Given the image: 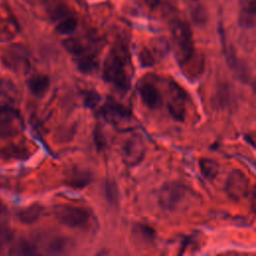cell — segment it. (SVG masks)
Instances as JSON below:
<instances>
[{"instance_id":"obj_1","label":"cell","mask_w":256,"mask_h":256,"mask_svg":"<svg viewBox=\"0 0 256 256\" xmlns=\"http://www.w3.org/2000/svg\"><path fill=\"white\" fill-rule=\"evenodd\" d=\"M102 77L121 93H126L130 89L132 68L126 45L117 43L110 49L103 63Z\"/></svg>"},{"instance_id":"obj_2","label":"cell","mask_w":256,"mask_h":256,"mask_svg":"<svg viewBox=\"0 0 256 256\" xmlns=\"http://www.w3.org/2000/svg\"><path fill=\"white\" fill-rule=\"evenodd\" d=\"M172 39L176 49V58L180 66H186L194 56L193 35L189 24L176 20L171 25Z\"/></svg>"},{"instance_id":"obj_3","label":"cell","mask_w":256,"mask_h":256,"mask_svg":"<svg viewBox=\"0 0 256 256\" xmlns=\"http://www.w3.org/2000/svg\"><path fill=\"white\" fill-rule=\"evenodd\" d=\"M53 212L57 221L69 228L84 229L91 221V213L83 207L59 204L54 207Z\"/></svg>"},{"instance_id":"obj_4","label":"cell","mask_w":256,"mask_h":256,"mask_svg":"<svg viewBox=\"0 0 256 256\" xmlns=\"http://www.w3.org/2000/svg\"><path fill=\"white\" fill-rule=\"evenodd\" d=\"M23 129V121L17 109L9 105L0 107V138L7 139L19 134Z\"/></svg>"},{"instance_id":"obj_5","label":"cell","mask_w":256,"mask_h":256,"mask_svg":"<svg viewBox=\"0 0 256 256\" xmlns=\"http://www.w3.org/2000/svg\"><path fill=\"white\" fill-rule=\"evenodd\" d=\"M186 194L184 184L176 181L165 183L159 192V205L167 211H173L183 201Z\"/></svg>"},{"instance_id":"obj_6","label":"cell","mask_w":256,"mask_h":256,"mask_svg":"<svg viewBox=\"0 0 256 256\" xmlns=\"http://www.w3.org/2000/svg\"><path fill=\"white\" fill-rule=\"evenodd\" d=\"M225 192L231 200H241L249 192V179L241 170H232L226 179Z\"/></svg>"},{"instance_id":"obj_7","label":"cell","mask_w":256,"mask_h":256,"mask_svg":"<svg viewBox=\"0 0 256 256\" xmlns=\"http://www.w3.org/2000/svg\"><path fill=\"white\" fill-rule=\"evenodd\" d=\"M169 100L168 110L170 115L177 121H184L186 114V92L177 83L170 81L169 83Z\"/></svg>"},{"instance_id":"obj_8","label":"cell","mask_w":256,"mask_h":256,"mask_svg":"<svg viewBox=\"0 0 256 256\" xmlns=\"http://www.w3.org/2000/svg\"><path fill=\"white\" fill-rule=\"evenodd\" d=\"M100 114L106 121L114 125L129 121L132 117L131 110L112 97L106 99L105 104L100 109Z\"/></svg>"},{"instance_id":"obj_9","label":"cell","mask_w":256,"mask_h":256,"mask_svg":"<svg viewBox=\"0 0 256 256\" xmlns=\"http://www.w3.org/2000/svg\"><path fill=\"white\" fill-rule=\"evenodd\" d=\"M145 154V145L140 135H133L126 140L123 146V159L129 166L139 164Z\"/></svg>"},{"instance_id":"obj_10","label":"cell","mask_w":256,"mask_h":256,"mask_svg":"<svg viewBox=\"0 0 256 256\" xmlns=\"http://www.w3.org/2000/svg\"><path fill=\"white\" fill-rule=\"evenodd\" d=\"M220 35H221V42L223 45L224 55H225V58H226V61L229 65V67L231 68V70H233V72L236 74V76L239 79H241V81L247 83L249 81V70H248L247 66L245 65V63L242 62L241 59H239L237 57L233 47H230L227 45L225 35L221 29H220Z\"/></svg>"},{"instance_id":"obj_11","label":"cell","mask_w":256,"mask_h":256,"mask_svg":"<svg viewBox=\"0 0 256 256\" xmlns=\"http://www.w3.org/2000/svg\"><path fill=\"white\" fill-rule=\"evenodd\" d=\"M138 92L143 104L150 109H157L163 103L161 92L150 82H142L139 85Z\"/></svg>"},{"instance_id":"obj_12","label":"cell","mask_w":256,"mask_h":256,"mask_svg":"<svg viewBox=\"0 0 256 256\" xmlns=\"http://www.w3.org/2000/svg\"><path fill=\"white\" fill-rule=\"evenodd\" d=\"M4 63L15 72L26 71L29 69L28 56L21 47H11L4 56Z\"/></svg>"},{"instance_id":"obj_13","label":"cell","mask_w":256,"mask_h":256,"mask_svg":"<svg viewBox=\"0 0 256 256\" xmlns=\"http://www.w3.org/2000/svg\"><path fill=\"white\" fill-rule=\"evenodd\" d=\"M256 3L255 0H243L239 12L238 22L242 28L252 29L255 26Z\"/></svg>"},{"instance_id":"obj_14","label":"cell","mask_w":256,"mask_h":256,"mask_svg":"<svg viewBox=\"0 0 256 256\" xmlns=\"http://www.w3.org/2000/svg\"><path fill=\"white\" fill-rule=\"evenodd\" d=\"M50 86V79L43 74H36L27 80V87L29 91L36 97H43Z\"/></svg>"},{"instance_id":"obj_15","label":"cell","mask_w":256,"mask_h":256,"mask_svg":"<svg viewBox=\"0 0 256 256\" xmlns=\"http://www.w3.org/2000/svg\"><path fill=\"white\" fill-rule=\"evenodd\" d=\"M93 175L89 171L75 169L68 175L65 183L73 189H83L91 183Z\"/></svg>"},{"instance_id":"obj_16","label":"cell","mask_w":256,"mask_h":256,"mask_svg":"<svg viewBox=\"0 0 256 256\" xmlns=\"http://www.w3.org/2000/svg\"><path fill=\"white\" fill-rule=\"evenodd\" d=\"M44 211V207L39 203H33L25 208H22L17 213L18 219L23 224H33L40 219Z\"/></svg>"},{"instance_id":"obj_17","label":"cell","mask_w":256,"mask_h":256,"mask_svg":"<svg viewBox=\"0 0 256 256\" xmlns=\"http://www.w3.org/2000/svg\"><path fill=\"white\" fill-rule=\"evenodd\" d=\"M71 246L72 242L70 239L62 236H54L47 241L45 250L48 254H63L68 252Z\"/></svg>"},{"instance_id":"obj_18","label":"cell","mask_w":256,"mask_h":256,"mask_svg":"<svg viewBox=\"0 0 256 256\" xmlns=\"http://www.w3.org/2000/svg\"><path fill=\"white\" fill-rule=\"evenodd\" d=\"M132 234L134 235L135 239L144 244L153 243L156 237L155 230L151 226L143 223L134 224L132 228Z\"/></svg>"},{"instance_id":"obj_19","label":"cell","mask_w":256,"mask_h":256,"mask_svg":"<svg viewBox=\"0 0 256 256\" xmlns=\"http://www.w3.org/2000/svg\"><path fill=\"white\" fill-rule=\"evenodd\" d=\"M9 254L11 255H35L38 254V250L35 244L26 240V239H19L14 242L10 249Z\"/></svg>"},{"instance_id":"obj_20","label":"cell","mask_w":256,"mask_h":256,"mask_svg":"<svg viewBox=\"0 0 256 256\" xmlns=\"http://www.w3.org/2000/svg\"><path fill=\"white\" fill-rule=\"evenodd\" d=\"M76 65L78 70L84 74H90L97 70L98 61L93 54H84L76 58Z\"/></svg>"},{"instance_id":"obj_21","label":"cell","mask_w":256,"mask_h":256,"mask_svg":"<svg viewBox=\"0 0 256 256\" xmlns=\"http://www.w3.org/2000/svg\"><path fill=\"white\" fill-rule=\"evenodd\" d=\"M199 166L202 175L209 180L216 178L219 173V165L213 159L201 158L199 160Z\"/></svg>"},{"instance_id":"obj_22","label":"cell","mask_w":256,"mask_h":256,"mask_svg":"<svg viewBox=\"0 0 256 256\" xmlns=\"http://www.w3.org/2000/svg\"><path fill=\"white\" fill-rule=\"evenodd\" d=\"M77 28V20L71 14L58 20L55 30L60 35H69Z\"/></svg>"},{"instance_id":"obj_23","label":"cell","mask_w":256,"mask_h":256,"mask_svg":"<svg viewBox=\"0 0 256 256\" xmlns=\"http://www.w3.org/2000/svg\"><path fill=\"white\" fill-rule=\"evenodd\" d=\"M13 231L9 224L0 219V254L12 243Z\"/></svg>"},{"instance_id":"obj_24","label":"cell","mask_w":256,"mask_h":256,"mask_svg":"<svg viewBox=\"0 0 256 256\" xmlns=\"http://www.w3.org/2000/svg\"><path fill=\"white\" fill-rule=\"evenodd\" d=\"M62 43H63V46L66 49V51L76 58L81 55L86 54V48L76 38H67Z\"/></svg>"},{"instance_id":"obj_25","label":"cell","mask_w":256,"mask_h":256,"mask_svg":"<svg viewBox=\"0 0 256 256\" xmlns=\"http://www.w3.org/2000/svg\"><path fill=\"white\" fill-rule=\"evenodd\" d=\"M104 194L107 202L110 205L116 206L119 202V190L116 183L112 180H107L104 184Z\"/></svg>"},{"instance_id":"obj_26","label":"cell","mask_w":256,"mask_h":256,"mask_svg":"<svg viewBox=\"0 0 256 256\" xmlns=\"http://www.w3.org/2000/svg\"><path fill=\"white\" fill-rule=\"evenodd\" d=\"M27 150L23 147H18L15 145L6 147L2 149V155L3 157L6 156L8 158H25L27 156Z\"/></svg>"},{"instance_id":"obj_27","label":"cell","mask_w":256,"mask_h":256,"mask_svg":"<svg viewBox=\"0 0 256 256\" xmlns=\"http://www.w3.org/2000/svg\"><path fill=\"white\" fill-rule=\"evenodd\" d=\"M100 101H101V96L98 92L94 90H88L85 92L84 99H83L85 107L89 109H93L99 104Z\"/></svg>"},{"instance_id":"obj_28","label":"cell","mask_w":256,"mask_h":256,"mask_svg":"<svg viewBox=\"0 0 256 256\" xmlns=\"http://www.w3.org/2000/svg\"><path fill=\"white\" fill-rule=\"evenodd\" d=\"M139 60L143 67H149L154 64V56L150 49L143 48L139 54Z\"/></svg>"},{"instance_id":"obj_29","label":"cell","mask_w":256,"mask_h":256,"mask_svg":"<svg viewBox=\"0 0 256 256\" xmlns=\"http://www.w3.org/2000/svg\"><path fill=\"white\" fill-rule=\"evenodd\" d=\"M94 141H95V145L96 148L98 150H102L105 148L106 146V141H105V137H104V133L101 130L100 126H97L95 128V133H94Z\"/></svg>"},{"instance_id":"obj_30","label":"cell","mask_w":256,"mask_h":256,"mask_svg":"<svg viewBox=\"0 0 256 256\" xmlns=\"http://www.w3.org/2000/svg\"><path fill=\"white\" fill-rule=\"evenodd\" d=\"M153 50L156 54L163 56L168 50V44L165 39H158L153 44Z\"/></svg>"},{"instance_id":"obj_31","label":"cell","mask_w":256,"mask_h":256,"mask_svg":"<svg viewBox=\"0 0 256 256\" xmlns=\"http://www.w3.org/2000/svg\"><path fill=\"white\" fill-rule=\"evenodd\" d=\"M192 17H193L194 22H196L197 24H200V23L205 22L206 14H205L204 10H202L201 8H197L192 12Z\"/></svg>"},{"instance_id":"obj_32","label":"cell","mask_w":256,"mask_h":256,"mask_svg":"<svg viewBox=\"0 0 256 256\" xmlns=\"http://www.w3.org/2000/svg\"><path fill=\"white\" fill-rule=\"evenodd\" d=\"M144 2L148 7L152 8V9L158 7V5L160 4V0H144Z\"/></svg>"}]
</instances>
